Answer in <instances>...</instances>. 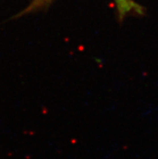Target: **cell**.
<instances>
[{
    "label": "cell",
    "instance_id": "cell-1",
    "mask_svg": "<svg viewBox=\"0 0 158 159\" xmlns=\"http://www.w3.org/2000/svg\"><path fill=\"white\" fill-rule=\"evenodd\" d=\"M114 2L119 22H124L125 18L130 15H142L144 13L143 7L134 0H114Z\"/></svg>",
    "mask_w": 158,
    "mask_h": 159
},
{
    "label": "cell",
    "instance_id": "cell-2",
    "mask_svg": "<svg viewBox=\"0 0 158 159\" xmlns=\"http://www.w3.org/2000/svg\"><path fill=\"white\" fill-rule=\"evenodd\" d=\"M54 0H32L28 5L24 9L17 13L14 16L15 19L22 18L23 16L28 15L30 14H34L40 11L45 10L49 7Z\"/></svg>",
    "mask_w": 158,
    "mask_h": 159
}]
</instances>
